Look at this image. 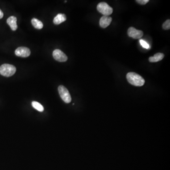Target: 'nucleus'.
I'll return each instance as SVG.
<instances>
[{
    "instance_id": "1",
    "label": "nucleus",
    "mask_w": 170,
    "mask_h": 170,
    "mask_svg": "<svg viewBox=\"0 0 170 170\" xmlns=\"http://www.w3.org/2000/svg\"><path fill=\"white\" fill-rule=\"evenodd\" d=\"M128 82L131 85L137 87H141L144 85V79L141 76L135 72H129L126 75Z\"/></svg>"
},
{
    "instance_id": "6",
    "label": "nucleus",
    "mask_w": 170,
    "mask_h": 170,
    "mask_svg": "<svg viewBox=\"0 0 170 170\" xmlns=\"http://www.w3.org/2000/svg\"><path fill=\"white\" fill-rule=\"evenodd\" d=\"M15 54L21 57H28L30 55L31 52L29 48L25 47H19L15 51Z\"/></svg>"
},
{
    "instance_id": "16",
    "label": "nucleus",
    "mask_w": 170,
    "mask_h": 170,
    "mask_svg": "<svg viewBox=\"0 0 170 170\" xmlns=\"http://www.w3.org/2000/svg\"><path fill=\"white\" fill-rule=\"evenodd\" d=\"M136 2L141 5H145L149 2V0H137Z\"/></svg>"
},
{
    "instance_id": "7",
    "label": "nucleus",
    "mask_w": 170,
    "mask_h": 170,
    "mask_svg": "<svg viewBox=\"0 0 170 170\" xmlns=\"http://www.w3.org/2000/svg\"><path fill=\"white\" fill-rule=\"evenodd\" d=\"M127 35L134 39H139L143 36V32L141 30L136 29L133 27H130L127 30Z\"/></svg>"
},
{
    "instance_id": "12",
    "label": "nucleus",
    "mask_w": 170,
    "mask_h": 170,
    "mask_svg": "<svg viewBox=\"0 0 170 170\" xmlns=\"http://www.w3.org/2000/svg\"><path fill=\"white\" fill-rule=\"evenodd\" d=\"M31 23L34 26V28L36 29H41L43 28V24L42 22L40 20H38L37 19L33 18L31 20Z\"/></svg>"
},
{
    "instance_id": "17",
    "label": "nucleus",
    "mask_w": 170,
    "mask_h": 170,
    "mask_svg": "<svg viewBox=\"0 0 170 170\" xmlns=\"http://www.w3.org/2000/svg\"><path fill=\"white\" fill-rule=\"evenodd\" d=\"M3 13L2 11V10L0 9V19H1L3 18Z\"/></svg>"
},
{
    "instance_id": "2",
    "label": "nucleus",
    "mask_w": 170,
    "mask_h": 170,
    "mask_svg": "<svg viewBox=\"0 0 170 170\" xmlns=\"http://www.w3.org/2000/svg\"><path fill=\"white\" fill-rule=\"evenodd\" d=\"M16 68L9 64H3L0 66V74L6 77L12 76L15 73Z\"/></svg>"
},
{
    "instance_id": "5",
    "label": "nucleus",
    "mask_w": 170,
    "mask_h": 170,
    "mask_svg": "<svg viewBox=\"0 0 170 170\" xmlns=\"http://www.w3.org/2000/svg\"><path fill=\"white\" fill-rule=\"evenodd\" d=\"M53 56L54 59L59 62H66L68 59L67 55L59 49H56L53 53Z\"/></svg>"
},
{
    "instance_id": "10",
    "label": "nucleus",
    "mask_w": 170,
    "mask_h": 170,
    "mask_svg": "<svg viewBox=\"0 0 170 170\" xmlns=\"http://www.w3.org/2000/svg\"><path fill=\"white\" fill-rule=\"evenodd\" d=\"M67 19L66 16L64 14L59 13L53 19V23L55 25H59L66 21Z\"/></svg>"
},
{
    "instance_id": "15",
    "label": "nucleus",
    "mask_w": 170,
    "mask_h": 170,
    "mask_svg": "<svg viewBox=\"0 0 170 170\" xmlns=\"http://www.w3.org/2000/svg\"><path fill=\"white\" fill-rule=\"evenodd\" d=\"M139 42H140V45H141V46L143 47L146 48V49H150V46H149V45L146 41H144L143 40L141 39L140 40Z\"/></svg>"
},
{
    "instance_id": "13",
    "label": "nucleus",
    "mask_w": 170,
    "mask_h": 170,
    "mask_svg": "<svg viewBox=\"0 0 170 170\" xmlns=\"http://www.w3.org/2000/svg\"><path fill=\"white\" fill-rule=\"evenodd\" d=\"M32 105L34 108L37 110L39 112H42L44 111V107L38 102H36V101H33L32 103Z\"/></svg>"
},
{
    "instance_id": "4",
    "label": "nucleus",
    "mask_w": 170,
    "mask_h": 170,
    "mask_svg": "<svg viewBox=\"0 0 170 170\" xmlns=\"http://www.w3.org/2000/svg\"><path fill=\"white\" fill-rule=\"evenodd\" d=\"M58 91L59 96L63 101L66 103H70L71 101V97L68 89L63 85H60L58 87Z\"/></svg>"
},
{
    "instance_id": "11",
    "label": "nucleus",
    "mask_w": 170,
    "mask_h": 170,
    "mask_svg": "<svg viewBox=\"0 0 170 170\" xmlns=\"http://www.w3.org/2000/svg\"><path fill=\"white\" fill-rule=\"evenodd\" d=\"M164 57L165 55L164 53H158L155 54L154 56H151L149 58L148 60L150 63H156L162 60Z\"/></svg>"
},
{
    "instance_id": "8",
    "label": "nucleus",
    "mask_w": 170,
    "mask_h": 170,
    "mask_svg": "<svg viewBox=\"0 0 170 170\" xmlns=\"http://www.w3.org/2000/svg\"><path fill=\"white\" fill-rule=\"evenodd\" d=\"M112 21V18L111 17L107 16H103L100 19L99 25L101 28L105 29L110 25Z\"/></svg>"
},
{
    "instance_id": "9",
    "label": "nucleus",
    "mask_w": 170,
    "mask_h": 170,
    "mask_svg": "<svg viewBox=\"0 0 170 170\" xmlns=\"http://www.w3.org/2000/svg\"><path fill=\"white\" fill-rule=\"evenodd\" d=\"M17 20V18L15 16H11L7 20V23L8 25H10V27L13 31H15L18 28Z\"/></svg>"
},
{
    "instance_id": "3",
    "label": "nucleus",
    "mask_w": 170,
    "mask_h": 170,
    "mask_svg": "<svg viewBox=\"0 0 170 170\" xmlns=\"http://www.w3.org/2000/svg\"><path fill=\"white\" fill-rule=\"evenodd\" d=\"M97 10L104 16L111 15L113 12V8L105 2H101L97 6Z\"/></svg>"
},
{
    "instance_id": "14",
    "label": "nucleus",
    "mask_w": 170,
    "mask_h": 170,
    "mask_svg": "<svg viewBox=\"0 0 170 170\" xmlns=\"http://www.w3.org/2000/svg\"><path fill=\"white\" fill-rule=\"evenodd\" d=\"M163 29L165 30L170 29V19H167L166 21H165V22L163 23Z\"/></svg>"
}]
</instances>
